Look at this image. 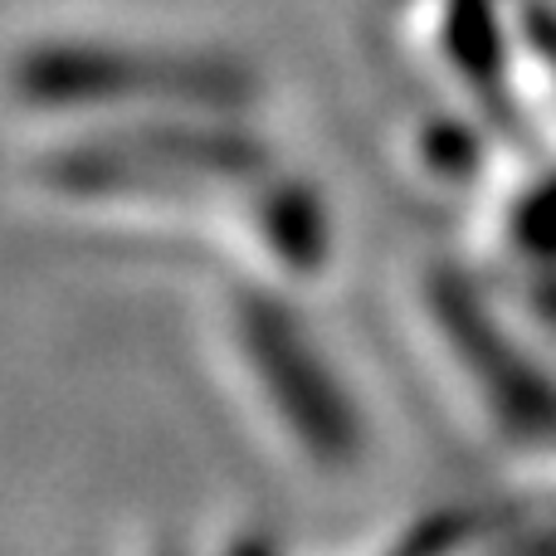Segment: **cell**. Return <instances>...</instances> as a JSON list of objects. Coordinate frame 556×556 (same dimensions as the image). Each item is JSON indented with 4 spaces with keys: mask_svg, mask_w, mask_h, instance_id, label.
Returning <instances> with one entry per match:
<instances>
[{
    "mask_svg": "<svg viewBox=\"0 0 556 556\" xmlns=\"http://www.w3.org/2000/svg\"><path fill=\"white\" fill-rule=\"evenodd\" d=\"M39 88L59 108H103L132 113L142 108L147 123H230L244 108V78L225 64L205 59H166V54H59L39 68Z\"/></svg>",
    "mask_w": 556,
    "mask_h": 556,
    "instance_id": "1",
    "label": "cell"
}]
</instances>
